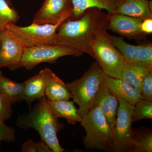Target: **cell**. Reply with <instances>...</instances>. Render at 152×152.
Returning a JSON list of instances; mask_svg holds the SVG:
<instances>
[{"label":"cell","mask_w":152,"mask_h":152,"mask_svg":"<svg viewBox=\"0 0 152 152\" xmlns=\"http://www.w3.org/2000/svg\"><path fill=\"white\" fill-rule=\"evenodd\" d=\"M136 62L152 69V44L151 42L142 44Z\"/></svg>","instance_id":"25"},{"label":"cell","mask_w":152,"mask_h":152,"mask_svg":"<svg viewBox=\"0 0 152 152\" xmlns=\"http://www.w3.org/2000/svg\"><path fill=\"white\" fill-rule=\"evenodd\" d=\"M47 100L50 108L58 118H63L71 125L81 122L83 118L78 113L77 109L76 108L74 102Z\"/></svg>","instance_id":"18"},{"label":"cell","mask_w":152,"mask_h":152,"mask_svg":"<svg viewBox=\"0 0 152 152\" xmlns=\"http://www.w3.org/2000/svg\"><path fill=\"white\" fill-rule=\"evenodd\" d=\"M15 140V133L13 128L7 126L4 122L0 121V142L1 141L12 142Z\"/></svg>","instance_id":"28"},{"label":"cell","mask_w":152,"mask_h":152,"mask_svg":"<svg viewBox=\"0 0 152 152\" xmlns=\"http://www.w3.org/2000/svg\"><path fill=\"white\" fill-rule=\"evenodd\" d=\"M22 152H53L42 140L35 142L32 140H28L25 142L21 146Z\"/></svg>","instance_id":"26"},{"label":"cell","mask_w":152,"mask_h":152,"mask_svg":"<svg viewBox=\"0 0 152 152\" xmlns=\"http://www.w3.org/2000/svg\"><path fill=\"white\" fill-rule=\"evenodd\" d=\"M115 14L144 20L152 18V1L148 0H120Z\"/></svg>","instance_id":"14"},{"label":"cell","mask_w":152,"mask_h":152,"mask_svg":"<svg viewBox=\"0 0 152 152\" xmlns=\"http://www.w3.org/2000/svg\"><path fill=\"white\" fill-rule=\"evenodd\" d=\"M142 96L144 99L152 101V72L145 77L142 84Z\"/></svg>","instance_id":"29"},{"label":"cell","mask_w":152,"mask_h":152,"mask_svg":"<svg viewBox=\"0 0 152 152\" xmlns=\"http://www.w3.org/2000/svg\"><path fill=\"white\" fill-rule=\"evenodd\" d=\"M110 16L101 9L93 8L77 18L67 19L58 28L53 45L70 47L93 57V43L107 30Z\"/></svg>","instance_id":"1"},{"label":"cell","mask_w":152,"mask_h":152,"mask_svg":"<svg viewBox=\"0 0 152 152\" xmlns=\"http://www.w3.org/2000/svg\"><path fill=\"white\" fill-rule=\"evenodd\" d=\"M52 72L50 69L45 68L24 82L25 100L30 108L33 102L45 96L47 83Z\"/></svg>","instance_id":"13"},{"label":"cell","mask_w":152,"mask_h":152,"mask_svg":"<svg viewBox=\"0 0 152 152\" xmlns=\"http://www.w3.org/2000/svg\"><path fill=\"white\" fill-rule=\"evenodd\" d=\"M110 37L114 46L123 55L126 60L136 62L142 44L138 45H134L128 43L121 37L110 35Z\"/></svg>","instance_id":"21"},{"label":"cell","mask_w":152,"mask_h":152,"mask_svg":"<svg viewBox=\"0 0 152 152\" xmlns=\"http://www.w3.org/2000/svg\"><path fill=\"white\" fill-rule=\"evenodd\" d=\"M93 57L107 76L123 79V71L126 60L111 42L107 30L98 36L92 47Z\"/></svg>","instance_id":"5"},{"label":"cell","mask_w":152,"mask_h":152,"mask_svg":"<svg viewBox=\"0 0 152 152\" xmlns=\"http://www.w3.org/2000/svg\"><path fill=\"white\" fill-rule=\"evenodd\" d=\"M72 4V19L81 16L88 9L96 8L104 10L110 15L115 14L120 0H70Z\"/></svg>","instance_id":"16"},{"label":"cell","mask_w":152,"mask_h":152,"mask_svg":"<svg viewBox=\"0 0 152 152\" xmlns=\"http://www.w3.org/2000/svg\"><path fill=\"white\" fill-rule=\"evenodd\" d=\"M142 20L125 15L114 14L110 15L107 29L128 39L138 40L144 38L141 31Z\"/></svg>","instance_id":"11"},{"label":"cell","mask_w":152,"mask_h":152,"mask_svg":"<svg viewBox=\"0 0 152 152\" xmlns=\"http://www.w3.org/2000/svg\"><path fill=\"white\" fill-rule=\"evenodd\" d=\"M16 125L23 129H33L37 131L41 140L53 152L66 151L60 145L57 137V133L64 126L53 113L45 96L39 100L29 111L19 116Z\"/></svg>","instance_id":"2"},{"label":"cell","mask_w":152,"mask_h":152,"mask_svg":"<svg viewBox=\"0 0 152 152\" xmlns=\"http://www.w3.org/2000/svg\"><path fill=\"white\" fill-rule=\"evenodd\" d=\"M0 92L12 104L25 100L23 83H17L6 77L1 70Z\"/></svg>","instance_id":"20"},{"label":"cell","mask_w":152,"mask_h":152,"mask_svg":"<svg viewBox=\"0 0 152 152\" xmlns=\"http://www.w3.org/2000/svg\"><path fill=\"white\" fill-rule=\"evenodd\" d=\"M72 10L70 0H45L33 19V23L55 24Z\"/></svg>","instance_id":"10"},{"label":"cell","mask_w":152,"mask_h":152,"mask_svg":"<svg viewBox=\"0 0 152 152\" xmlns=\"http://www.w3.org/2000/svg\"><path fill=\"white\" fill-rule=\"evenodd\" d=\"M72 17V10L68 11L55 24L32 23L21 27L15 24L7 25L6 28L15 37L19 40L25 48L42 45H53V41L60 25Z\"/></svg>","instance_id":"6"},{"label":"cell","mask_w":152,"mask_h":152,"mask_svg":"<svg viewBox=\"0 0 152 152\" xmlns=\"http://www.w3.org/2000/svg\"><path fill=\"white\" fill-rule=\"evenodd\" d=\"M152 119V101L143 99L134 106L132 114V122L141 120Z\"/></svg>","instance_id":"23"},{"label":"cell","mask_w":152,"mask_h":152,"mask_svg":"<svg viewBox=\"0 0 152 152\" xmlns=\"http://www.w3.org/2000/svg\"><path fill=\"white\" fill-rule=\"evenodd\" d=\"M6 1L8 3V4L12 6V7H13L12 4V1H11V0H6Z\"/></svg>","instance_id":"31"},{"label":"cell","mask_w":152,"mask_h":152,"mask_svg":"<svg viewBox=\"0 0 152 152\" xmlns=\"http://www.w3.org/2000/svg\"><path fill=\"white\" fill-rule=\"evenodd\" d=\"M102 82L118 101H125L134 106L144 99L141 92L124 79L114 78L104 74Z\"/></svg>","instance_id":"12"},{"label":"cell","mask_w":152,"mask_h":152,"mask_svg":"<svg viewBox=\"0 0 152 152\" xmlns=\"http://www.w3.org/2000/svg\"><path fill=\"white\" fill-rule=\"evenodd\" d=\"M20 18L18 12L6 0H0V31L10 24H15Z\"/></svg>","instance_id":"22"},{"label":"cell","mask_w":152,"mask_h":152,"mask_svg":"<svg viewBox=\"0 0 152 152\" xmlns=\"http://www.w3.org/2000/svg\"><path fill=\"white\" fill-rule=\"evenodd\" d=\"M12 104L0 92V121L4 122L12 118Z\"/></svg>","instance_id":"27"},{"label":"cell","mask_w":152,"mask_h":152,"mask_svg":"<svg viewBox=\"0 0 152 152\" xmlns=\"http://www.w3.org/2000/svg\"><path fill=\"white\" fill-rule=\"evenodd\" d=\"M141 31L144 34H150L152 33V18H147L142 21L140 26Z\"/></svg>","instance_id":"30"},{"label":"cell","mask_w":152,"mask_h":152,"mask_svg":"<svg viewBox=\"0 0 152 152\" xmlns=\"http://www.w3.org/2000/svg\"><path fill=\"white\" fill-rule=\"evenodd\" d=\"M45 96L47 99L54 101L69 100L72 98L66 84L53 72L47 83Z\"/></svg>","instance_id":"19"},{"label":"cell","mask_w":152,"mask_h":152,"mask_svg":"<svg viewBox=\"0 0 152 152\" xmlns=\"http://www.w3.org/2000/svg\"><path fill=\"white\" fill-rule=\"evenodd\" d=\"M152 68L137 62L126 60L123 71V79L141 91L142 84Z\"/></svg>","instance_id":"17"},{"label":"cell","mask_w":152,"mask_h":152,"mask_svg":"<svg viewBox=\"0 0 152 152\" xmlns=\"http://www.w3.org/2000/svg\"><path fill=\"white\" fill-rule=\"evenodd\" d=\"M104 74L96 62H93L80 78L66 83L74 102L79 106L78 113L82 118L94 104L102 86Z\"/></svg>","instance_id":"3"},{"label":"cell","mask_w":152,"mask_h":152,"mask_svg":"<svg viewBox=\"0 0 152 152\" xmlns=\"http://www.w3.org/2000/svg\"><path fill=\"white\" fill-rule=\"evenodd\" d=\"M83 54L76 49L58 45H42L25 48L19 69L24 67L30 70L41 63L55 64L61 57H79Z\"/></svg>","instance_id":"7"},{"label":"cell","mask_w":152,"mask_h":152,"mask_svg":"<svg viewBox=\"0 0 152 152\" xmlns=\"http://www.w3.org/2000/svg\"><path fill=\"white\" fill-rule=\"evenodd\" d=\"M80 123L86 132L83 143L86 150L112 152L113 131L99 106L94 105Z\"/></svg>","instance_id":"4"},{"label":"cell","mask_w":152,"mask_h":152,"mask_svg":"<svg viewBox=\"0 0 152 152\" xmlns=\"http://www.w3.org/2000/svg\"><path fill=\"white\" fill-rule=\"evenodd\" d=\"M137 136L133 134L134 145L131 152H152V133L148 131Z\"/></svg>","instance_id":"24"},{"label":"cell","mask_w":152,"mask_h":152,"mask_svg":"<svg viewBox=\"0 0 152 152\" xmlns=\"http://www.w3.org/2000/svg\"><path fill=\"white\" fill-rule=\"evenodd\" d=\"M94 104L100 108L113 131L116 121L119 101L103 84Z\"/></svg>","instance_id":"15"},{"label":"cell","mask_w":152,"mask_h":152,"mask_svg":"<svg viewBox=\"0 0 152 152\" xmlns=\"http://www.w3.org/2000/svg\"><path fill=\"white\" fill-rule=\"evenodd\" d=\"M134 105L119 101L116 121L112 133V152H131L134 145L132 129Z\"/></svg>","instance_id":"8"},{"label":"cell","mask_w":152,"mask_h":152,"mask_svg":"<svg viewBox=\"0 0 152 152\" xmlns=\"http://www.w3.org/2000/svg\"><path fill=\"white\" fill-rule=\"evenodd\" d=\"M25 47L6 28L0 31V68L19 69Z\"/></svg>","instance_id":"9"}]
</instances>
